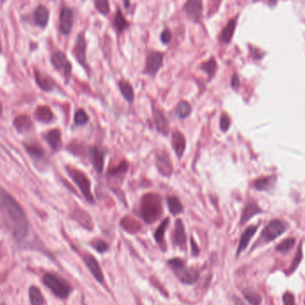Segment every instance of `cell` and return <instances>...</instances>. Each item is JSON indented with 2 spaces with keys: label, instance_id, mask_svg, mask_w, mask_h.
Returning <instances> with one entry per match:
<instances>
[{
  "label": "cell",
  "instance_id": "obj_25",
  "mask_svg": "<svg viewBox=\"0 0 305 305\" xmlns=\"http://www.w3.org/2000/svg\"><path fill=\"white\" fill-rule=\"evenodd\" d=\"M235 26H236V21L235 19L230 20L228 24L224 27L222 32H220L219 35V41L223 44H229L231 41L234 32H235Z\"/></svg>",
  "mask_w": 305,
  "mask_h": 305
},
{
  "label": "cell",
  "instance_id": "obj_4",
  "mask_svg": "<svg viewBox=\"0 0 305 305\" xmlns=\"http://www.w3.org/2000/svg\"><path fill=\"white\" fill-rule=\"evenodd\" d=\"M43 282L48 288L53 292L54 295L61 299L67 298L71 294L72 287L70 284L56 274L46 273L43 277Z\"/></svg>",
  "mask_w": 305,
  "mask_h": 305
},
{
  "label": "cell",
  "instance_id": "obj_30",
  "mask_svg": "<svg viewBox=\"0 0 305 305\" xmlns=\"http://www.w3.org/2000/svg\"><path fill=\"white\" fill-rule=\"evenodd\" d=\"M169 222H170V219H169V218L163 219L155 232V241H156V243H157L161 248H164V247H165L164 235H165L166 229H167L168 226H169Z\"/></svg>",
  "mask_w": 305,
  "mask_h": 305
},
{
  "label": "cell",
  "instance_id": "obj_41",
  "mask_svg": "<svg viewBox=\"0 0 305 305\" xmlns=\"http://www.w3.org/2000/svg\"><path fill=\"white\" fill-rule=\"evenodd\" d=\"M96 11L102 16H107L110 13L109 0H94Z\"/></svg>",
  "mask_w": 305,
  "mask_h": 305
},
{
  "label": "cell",
  "instance_id": "obj_44",
  "mask_svg": "<svg viewBox=\"0 0 305 305\" xmlns=\"http://www.w3.org/2000/svg\"><path fill=\"white\" fill-rule=\"evenodd\" d=\"M230 118L227 113H223L219 121V127L222 131L226 132L230 127Z\"/></svg>",
  "mask_w": 305,
  "mask_h": 305
},
{
  "label": "cell",
  "instance_id": "obj_50",
  "mask_svg": "<svg viewBox=\"0 0 305 305\" xmlns=\"http://www.w3.org/2000/svg\"><path fill=\"white\" fill-rule=\"evenodd\" d=\"M123 2L125 8H128L130 6V0H123Z\"/></svg>",
  "mask_w": 305,
  "mask_h": 305
},
{
  "label": "cell",
  "instance_id": "obj_23",
  "mask_svg": "<svg viewBox=\"0 0 305 305\" xmlns=\"http://www.w3.org/2000/svg\"><path fill=\"white\" fill-rule=\"evenodd\" d=\"M276 181H277L276 176L262 177L254 181L253 186L259 191H269L275 186Z\"/></svg>",
  "mask_w": 305,
  "mask_h": 305
},
{
  "label": "cell",
  "instance_id": "obj_54",
  "mask_svg": "<svg viewBox=\"0 0 305 305\" xmlns=\"http://www.w3.org/2000/svg\"></svg>",
  "mask_w": 305,
  "mask_h": 305
},
{
  "label": "cell",
  "instance_id": "obj_42",
  "mask_svg": "<svg viewBox=\"0 0 305 305\" xmlns=\"http://www.w3.org/2000/svg\"><path fill=\"white\" fill-rule=\"evenodd\" d=\"M89 122V116L83 109H80L75 112L74 123L77 126L85 125Z\"/></svg>",
  "mask_w": 305,
  "mask_h": 305
},
{
  "label": "cell",
  "instance_id": "obj_43",
  "mask_svg": "<svg viewBox=\"0 0 305 305\" xmlns=\"http://www.w3.org/2000/svg\"><path fill=\"white\" fill-rule=\"evenodd\" d=\"M90 246L98 252H105L109 249V246L107 242L101 239H94L91 241Z\"/></svg>",
  "mask_w": 305,
  "mask_h": 305
},
{
  "label": "cell",
  "instance_id": "obj_38",
  "mask_svg": "<svg viewBox=\"0 0 305 305\" xmlns=\"http://www.w3.org/2000/svg\"><path fill=\"white\" fill-rule=\"evenodd\" d=\"M25 149L29 153V155H32L34 158H42L44 155V150L39 144L34 143H28L25 144Z\"/></svg>",
  "mask_w": 305,
  "mask_h": 305
},
{
  "label": "cell",
  "instance_id": "obj_19",
  "mask_svg": "<svg viewBox=\"0 0 305 305\" xmlns=\"http://www.w3.org/2000/svg\"><path fill=\"white\" fill-rule=\"evenodd\" d=\"M73 219L86 230H92L94 229V224L90 214L82 209L75 210L73 212Z\"/></svg>",
  "mask_w": 305,
  "mask_h": 305
},
{
  "label": "cell",
  "instance_id": "obj_40",
  "mask_svg": "<svg viewBox=\"0 0 305 305\" xmlns=\"http://www.w3.org/2000/svg\"><path fill=\"white\" fill-rule=\"evenodd\" d=\"M294 245H295V239L294 237H289V238H287L282 242H280L276 247V250L279 252L285 253V252L290 251L294 247Z\"/></svg>",
  "mask_w": 305,
  "mask_h": 305
},
{
  "label": "cell",
  "instance_id": "obj_16",
  "mask_svg": "<svg viewBox=\"0 0 305 305\" xmlns=\"http://www.w3.org/2000/svg\"><path fill=\"white\" fill-rule=\"evenodd\" d=\"M258 229H259V225H251L244 231V233L241 235L239 245L237 247L236 256H238L242 251L246 250V247L249 245V242L251 240V237L255 235Z\"/></svg>",
  "mask_w": 305,
  "mask_h": 305
},
{
  "label": "cell",
  "instance_id": "obj_31",
  "mask_svg": "<svg viewBox=\"0 0 305 305\" xmlns=\"http://www.w3.org/2000/svg\"><path fill=\"white\" fill-rule=\"evenodd\" d=\"M35 79H36L37 86L42 90L49 91L53 90L54 83L53 80H51L48 76L41 74L40 72H38L37 71H36L35 72Z\"/></svg>",
  "mask_w": 305,
  "mask_h": 305
},
{
  "label": "cell",
  "instance_id": "obj_22",
  "mask_svg": "<svg viewBox=\"0 0 305 305\" xmlns=\"http://www.w3.org/2000/svg\"><path fill=\"white\" fill-rule=\"evenodd\" d=\"M262 210L259 207V205L254 202H248L246 203L243 214L241 216L240 223L242 225L246 223L249 219H251L253 216H255L257 214H262Z\"/></svg>",
  "mask_w": 305,
  "mask_h": 305
},
{
  "label": "cell",
  "instance_id": "obj_9",
  "mask_svg": "<svg viewBox=\"0 0 305 305\" xmlns=\"http://www.w3.org/2000/svg\"><path fill=\"white\" fill-rule=\"evenodd\" d=\"M73 21H74L73 11L67 6H63L61 8L60 15H59V30H60V32L64 36H68L70 32H72V30Z\"/></svg>",
  "mask_w": 305,
  "mask_h": 305
},
{
  "label": "cell",
  "instance_id": "obj_26",
  "mask_svg": "<svg viewBox=\"0 0 305 305\" xmlns=\"http://www.w3.org/2000/svg\"><path fill=\"white\" fill-rule=\"evenodd\" d=\"M14 126L21 133L29 132L32 128V120H31V118L26 116V115L17 116L14 121Z\"/></svg>",
  "mask_w": 305,
  "mask_h": 305
},
{
  "label": "cell",
  "instance_id": "obj_51",
  "mask_svg": "<svg viewBox=\"0 0 305 305\" xmlns=\"http://www.w3.org/2000/svg\"><path fill=\"white\" fill-rule=\"evenodd\" d=\"M2 112H3V107H2V105H1V103H0V115L2 114Z\"/></svg>",
  "mask_w": 305,
  "mask_h": 305
},
{
  "label": "cell",
  "instance_id": "obj_17",
  "mask_svg": "<svg viewBox=\"0 0 305 305\" xmlns=\"http://www.w3.org/2000/svg\"><path fill=\"white\" fill-rule=\"evenodd\" d=\"M153 117H154L155 127L157 128V131L159 133L164 135V136L168 135L169 133V123H168V121H167V119L162 112L159 109L154 108Z\"/></svg>",
  "mask_w": 305,
  "mask_h": 305
},
{
  "label": "cell",
  "instance_id": "obj_48",
  "mask_svg": "<svg viewBox=\"0 0 305 305\" xmlns=\"http://www.w3.org/2000/svg\"><path fill=\"white\" fill-rule=\"evenodd\" d=\"M191 241V247H192V252L194 255H196V256H197L198 254H199V247H198L197 245V243H195V241L193 240V238L190 239Z\"/></svg>",
  "mask_w": 305,
  "mask_h": 305
},
{
  "label": "cell",
  "instance_id": "obj_14",
  "mask_svg": "<svg viewBox=\"0 0 305 305\" xmlns=\"http://www.w3.org/2000/svg\"><path fill=\"white\" fill-rule=\"evenodd\" d=\"M83 259H84L87 267L89 268V269L90 270L91 274L94 276V278H96L99 283H103L105 279L104 273L102 271L100 265L96 261V258L91 254L87 253L83 257Z\"/></svg>",
  "mask_w": 305,
  "mask_h": 305
},
{
  "label": "cell",
  "instance_id": "obj_33",
  "mask_svg": "<svg viewBox=\"0 0 305 305\" xmlns=\"http://www.w3.org/2000/svg\"><path fill=\"white\" fill-rule=\"evenodd\" d=\"M167 204L172 215H178L183 212V205L176 197H169L167 198Z\"/></svg>",
  "mask_w": 305,
  "mask_h": 305
},
{
  "label": "cell",
  "instance_id": "obj_24",
  "mask_svg": "<svg viewBox=\"0 0 305 305\" xmlns=\"http://www.w3.org/2000/svg\"><path fill=\"white\" fill-rule=\"evenodd\" d=\"M46 140L52 149L56 151L62 146V135L59 129H51L45 136Z\"/></svg>",
  "mask_w": 305,
  "mask_h": 305
},
{
  "label": "cell",
  "instance_id": "obj_36",
  "mask_svg": "<svg viewBox=\"0 0 305 305\" xmlns=\"http://www.w3.org/2000/svg\"><path fill=\"white\" fill-rule=\"evenodd\" d=\"M201 69L203 70L204 72H206V74L208 75L209 79L211 80L214 78V75L217 72V63L214 58L209 59L207 62H204L202 64Z\"/></svg>",
  "mask_w": 305,
  "mask_h": 305
},
{
  "label": "cell",
  "instance_id": "obj_5",
  "mask_svg": "<svg viewBox=\"0 0 305 305\" xmlns=\"http://www.w3.org/2000/svg\"><path fill=\"white\" fill-rule=\"evenodd\" d=\"M66 171L68 172L69 176L72 178V179L77 185V187H79L80 192L82 193L86 200L91 204H94L95 199L93 197V195L91 192L90 180L88 177L86 176L85 173L72 167H67Z\"/></svg>",
  "mask_w": 305,
  "mask_h": 305
},
{
  "label": "cell",
  "instance_id": "obj_52",
  "mask_svg": "<svg viewBox=\"0 0 305 305\" xmlns=\"http://www.w3.org/2000/svg\"><path fill=\"white\" fill-rule=\"evenodd\" d=\"M0 53H1V43H0Z\"/></svg>",
  "mask_w": 305,
  "mask_h": 305
},
{
  "label": "cell",
  "instance_id": "obj_10",
  "mask_svg": "<svg viewBox=\"0 0 305 305\" xmlns=\"http://www.w3.org/2000/svg\"><path fill=\"white\" fill-rule=\"evenodd\" d=\"M51 64L54 68L57 71H64L66 82H68L72 73V64L68 61L65 54L62 51H56L51 55Z\"/></svg>",
  "mask_w": 305,
  "mask_h": 305
},
{
  "label": "cell",
  "instance_id": "obj_49",
  "mask_svg": "<svg viewBox=\"0 0 305 305\" xmlns=\"http://www.w3.org/2000/svg\"><path fill=\"white\" fill-rule=\"evenodd\" d=\"M221 1H222V0H210L212 5H214L216 9H218V7H219V5H220Z\"/></svg>",
  "mask_w": 305,
  "mask_h": 305
},
{
  "label": "cell",
  "instance_id": "obj_21",
  "mask_svg": "<svg viewBox=\"0 0 305 305\" xmlns=\"http://www.w3.org/2000/svg\"><path fill=\"white\" fill-rule=\"evenodd\" d=\"M187 243V235L185 226L181 219H178L175 224V230L173 234V244L175 246H184Z\"/></svg>",
  "mask_w": 305,
  "mask_h": 305
},
{
  "label": "cell",
  "instance_id": "obj_18",
  "mask_svg": "<svg viewBox=\"0 0 305 305\" xmlns=\"http://www.w3.org/2000/svg\"><path fill=\"white\" fill-rule=\"evenodd\" d=\"M49 20V11L45 5H38L34 11L33 21L37 26L45 28L48 25Z\"/></svg>",
  "mask_w": 305,
  "mask_h": 305
},
{
  "label": "cell",
  "instance_id": "obj_8",
  "mask_svg": "<svg viewBox=\"0 0 305 305\" xmlns=\"http://www.w3.org/2000/svg\"><path fill=\"white\" fill-rule=\"evenodd\" d=\"M73 54L78 63L89 72V67L87 64V41H86L85 33L80 32L77 36V39L73 48Z\"/></svg>",
  "mask_w": 305,
  "mask_h": 305
},
{
  "label": "cell",
  "instance_id": "obj_45",
  "mask_svg": "<svg viewBox=\"0 0 305 305\" xmlns=\"http://www.w3.org/2000/svg\"><path fill=\"white\" fill-rule=\"evenodd\" d=\"M161 41L163 45H168L172 38V32L169 28H165L161 33Z\"/></svg>",
  "mask_w": 305,
  "mask_h": 305
},
{
  "label": "cell",
  "instance_id": "obj_34",
  "mask_svg": "<svg viewBox=\"0 0 305 305\" xmlns=\"http://www.w3.org/2000/svg\"><path fill=\"white\" fill-rule=\"evenodd\" d=\"M29 296H30V302L32 305H43L44 304L43 294L37 287H32L30 288Z\"/></svg>",
  "mask_w": 305,
  "mask_h": 305
},
{
  "label": "cell",
  "instance_id": "obj_13",
  "mask_svg": "<svg viewBox=\"0 0 305 305\" xmlns=\"http://www.w3.org/2000/svg\"><path fill=\"white\" fill-rule=\"evenodd\" d=\"M156 166L162 176L170 177L173 172L171 159L165 152H159L156 155Z\"/></svg>",
  "mask_w": 305,
  "mask_h": 305
},
{
  "label": "cell",
  "instance_id": "obj_53",
  "mask_svg": "<svg viewBox=\"0 0 305 305\" xmlns=\"http://www.w3.org/2000/svg\"></svg>",
  "mask_w": 305,
  "mask_h": 305
},
{
  "label": "cell",
  "instance_id": "obj_15",
  "mask_svg": "<svg viewBox=\"0 0 305 305\" xmlns=\"http://www.w3.org/2000/svg\"><path fill=\"white\" fill-rule=\"evenodd\" d=\"M171 145H172V149L175 152L177 157L178 158H181L185 150L187 147V143H186V139L184 137L183 134L175 131L172 134V138H171Z\"/></svg>",
  "mask_w": 305,
  "mask_h": 305
},
{
  "label": "cell",
  "instance_id": "obj_7",
  "mask_svg": "<svg viewBox=\"0 0 305 305\" xmlns=\"http://www.w3.org/2000/svg\"><path fill=\"white\" fill-rule=\"evenodd\" d=\"M163 58H164V54L162 52L155 51V50L150 51L146 56L144 73L152 77H155L162 66Z\"/></svg>",
  "mask_w": 305,
  "mask_h": 305
},
{
  "label": "cell",
  "instance_id": "obj_3",
  "mask_svg": "<svg viewBox=\"0 0 305 305\" xmlns=\"http://www.w3.org/2000/svg\"><path fill=\"white\" fill-rule=\"evenodd\" d=\"M168 265L171 267L173 272L175 273L178 278L182 283L191 285L197 281L200 273L197 269L187 267L185 262L179 258H173L168 262Z\"/></svg>",
  "mask_w": 305,
  "mask_h": 305
},
{
  "label": "cell",
  "instance_id": "obj_39",
  "mask_svg": "<svg viewBox=\"0 0 305 305\" xmlns=\"http://www.w3.org/2000/svg\"><path fill=\"white\" fill-rule=\"evenodd\" d=\"M128 164L127 161H123L119 165L112 168L108 171V175L111 177H119L124 175L128 171Z\"/></svg>",
  "mask_w": 305,
  "mask_h": 305
},
{
  "label": "cell",
  "instance_id": "obj_28",
  "mask_svg": "<svg viewBox=\"0 0 305 305\" xmlns=\"http://www.w3.org/2000/svg\"><path fill=\"white\" fill-rule=\"evenodd\" d=\"M121 226L124 230H126L128 233L135 234L141 230V224L137 219H133L131 217H125L121 221Z\"/></svg>",
  "mask_w": 305,
  "mask_h": 305
},
{
  "label": "cell",
  "instance_id": "obj_1",
  "mask_svg": "<svg viewBox=\"0 0 305 305\" xmlns=\"http://www.w3.org/2000/svg\"><path fill=\"white\" fill-rule=\"evenodd\" d=\"M0 212L12 235L16 240H22L29 230L26 214L16 199L2 188H0Z\"/></svg>",
  "mask_w": 305,
  "mask_h": 305
},
{
  "label": "cell",
  "instance_id": "obj_47",
  "mask_svg": "<svg viewBox=\"0 0 305 305\" xmlns=\"http://www.w3.org/2000/svg\"><path fill=\"white\" fill-rule=\"evenodd\" d=\"M239 78L237 75L235 74L232 77V80H231V87L234 89V90H237L239 88Z\"/></svg>",
  "mask_w": 305,
  "mask_h": 305
},
{
  "label": "cell",
  "instance_id": "obj_29",
  "mask_svg": "<svg viewBox=\"0 0 305 305\" xmlns=\"http://www.w3.org/2000/svg\"><path fill=\"white\" fill-rule=\"evenodd\" d=\"M35 117L41 123H50L54 119V114L51 109L47 106L38 107L35 112Z\"/></svg>",
  "mask_w": 305,
  "mask_h": 305
},
{
  "label": "cell",
  "instance_id": "obj_11",
  "mask_svg": "<svg viewBox=\"0 0 305 305\" xmlns=\"http://www.w3.org/2000/svg\"><path fill=\"white\" fill-rule=\"evenodd\" d=\"M183 9L193 21H198L202 19L203 9L202 0H187Z\"/></svg>",
  "mask_w": 305,
  "mask_h": 305
},
{
  "label": "cell",
  "instance_id": "obj_32",
  "mask_svg": "<svg viewBox=\"0 0 305 305\" xmlns=\"http://www.w3.org/2000/svg\"><path fill=\"white\" fill-rule=\"evenodd\" d=\"M243 295L245 299L251 305H261L262 304V295L252 289H245L243 291Z\"/></svg>",
  "mask_w": 305,
  "mask_h": 305
},
{
  "label": "cell",
  "instance_id": "obj_2",
  "mask_svg": "<svg viewBox=\"0 0 305 305\" xmlns=\"http://www.w3.org/2000/svg\"><path fill=\"white\" fill-rule=\"evenodd\" d=\"M162 215L161 197L156 194H146L141 199L140 216L147 224L154 223Z\"/></svg>",
  "mask_w": 305,
  "mask_h": 305
},
{
  "label": "cell",
  "instance_id": "obj_27",
  "mask_svg": "<svg viewBox=\"0 0 305 305\" xmlns=\"http://www.w3.org/2000/svg\"><path fill=\"white\" fill-rule=\"evenodd\" d=\"M119 90L121 91L123 97L128 103H132L135 98V93H134L133 87L128 82V80H122L118 83Z\"/></svg>",
  "mask_w": 305,
  "mask_h": 305
},
{
  "label": "cell",
  "instance_id": "obj_37",
  "mask_svg": "<svg viewBox=\"0 0 305 305\" xmlns=\"http://www.w3.org/2000/svg\"><path fill=\"white\" fill-rule=\"evenodd\" d=\"M302 260H303V244L301 243L300 246H298V248H297V251L294 254V259L291 262V265H290V268H289L288 269L289 274L294 273L297 269V268L299 267L300 263L302 262Z\"/></svg>",
  "mask_w": 305,
  "mask_h": 305
},
{
  "label": "cell",
  "instance_id": "obj_20",
  "mask_svg": "<svg viewBox=\"0 0 305 305\" xmlns=\"http://www.w3.org/2000/svg\"><path fill=\"white\" fill-rule=\"evenodd\" d=\"M112 26L118 35L123 34V32L129 27V23L123 16V12L120 7H118L117 10L115 12V15L112 20Z\"/></svg>",
  "mask_w": 305,
  "mask_h": 305
},
{
  "label": "cell",
  "instance_id": "obj_35",
  "mask_svg": "<svg viewBox=\"0 0 305 305\" xmlns=\"http://www.w3.org/2000/svg\"><path fill=\"white\" fill-rule=\"evenodd\" d=\"M192 112V107L187 101H181L177 106L176 113L179 119H186Z\"/></svg>",
  "mask_w": 305,
  "mask_h": 305
},
{
  "label": "cell",
  "instance_id": "obj_6",
  "mask_svg": "<svg viewBox=\"0 0 305 305\" xmlns=\"http://www.w3.org/2000/svg\"><path fill=\"white\" fill-rule=\"evenodd\" d=\"M287 230V224L280 219H273L266 228L263 230L261 235V239L264 243H269L278 238Z\"/></svg>",
  "mask_w": 305,
  "mask_h": 305
},
{
  "label": "cell",
  "instance_id": "obj_46",
  "mask_svg": "<svg viewBox=\"0 0 305 305\" xmlns=\"http://www.w3.org/2000/svg\"><path fill=\"white\" fill-rule=\"evenodd\" d=\"M284 305H295V299L294 294L290 292H287L283 294Z\"/></svg>",
  "mask_w": 305,
  "mask_h": 305
},
{
  "label": "cell",
  "instance_id": "obj_12",
  "mask_svg": "<svg viewBox=\"0 0 305 305\" xmlns=\"http://www.w3.org/2000/svg\"><path fill=\"white\" fill-rule=\"evenodd\" d=\"M90 158L91 163L98 173H101L105 166V152L100 146L93 145L90 147Z\"/></svg>",
  "mask_w": 305,
  "mask_h": 305
}]
</instances>
